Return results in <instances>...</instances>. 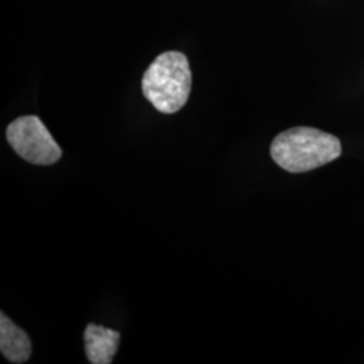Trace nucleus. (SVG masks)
I'll return each instance as SVG.
<instances>
[{"instance_id": "obj_4", "label": "nucleus", "mask_w": 364, "mask_h": 364, "mask_svg": "<svg viewBox=\"0 0 364 364\" xmlns=\"http://www.w3.org/2000/svg\"><path fill=\"white\" fill-rule=\"evenodd\" d=\"M120 341V333L105 326L88 324L84 332L85 355L92 364L112 363Z\"/></svg>"}, {"instance_id": "obj_5", "label": "nucleus", "mask_w": 364, "mask_h": 364, "mask_svg": "<svg viewBox=\"0 0 364 364\" xmlns=\"http://www.w3.org/2000/svg\"><path fill=\"white\" fill-rule=\"evenodd\" d=\"M0 351L11 363H25L31 355V341L26 332L1 312L0 314Z\"/></svg>"}, {"instance_id": "obj_1", "label": "nucleus", "mask_w": 364, "mask_h": 364, "mask_svg": "<svg viewBox=\"0 0 364 364\" xmlns=\"http://www.w3.org/2000/svg\"><path fill=\"white\" fill-rule=\"evenodd\" d=\"M274 162L290 173L321 168L341 156L335 135L312 127H294L275 136L270 147Z\"/></svg>"}, {"instance_id": "obj_2", "label": "nucleus", "mask_w": 364, "mask_h": 364, "mask_svg": "<svg viewBox=\"0 0 364 364\" xmlns=\"http://www.w3.org/2000/svg\"><path fill=\"white\" fill-rule=\"evenodd\" d=\"M191 90L192 72L183 53H162L142 78L144 97L162 114L178 112L186 105Z\"/></svg>"}, {"instance_id": "obj_3", "label": "nucleus", "mask_w": 364, "mask_h": 364, "mask_svg": "<svg viewBox=\"0 0 364 364\" xmlns=\"http://www.w3.org/2000/svg\"><path fill=\"white\" fill-rule=\"evenodd\" d=\"M6 135L15 153L33 165L48 166L63 156L52 134L36 115L15 119L9 124Z\"/></svg>"}]
</instances>
